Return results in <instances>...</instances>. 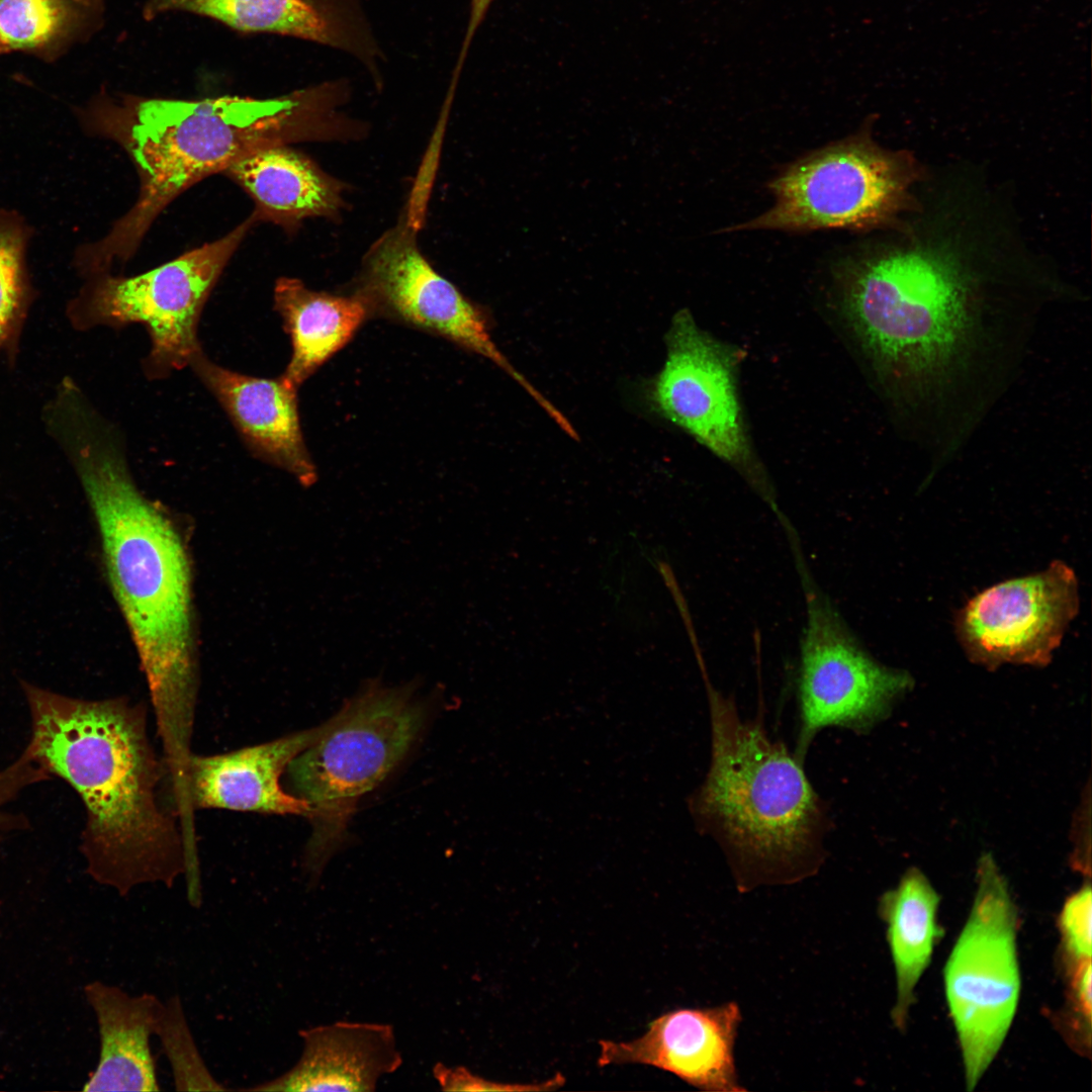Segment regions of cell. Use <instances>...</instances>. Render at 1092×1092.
Here are the masks:
<instances>
[{"label": "cell", "mask_w": 1092, "mask_h": 1092, "mask_svg": "<svg viewBox=\"0 0 1092 1092\" xmlns=\"http://www.w3.org/2000/svg\"><path fill=\"white\" fill-rule=\"evenodd\" d=\"M104 0H0V53L49 51L98 19Z\"/></svg>", "instance_id": "23"}, {"label": "cell", "mask_w": 1092, "mask_h": 1092, "mask_svg": "<svg viewBox=\"0 0 1092 1092\" xmlns=\"http://www.w3.org/2000/svg\"><path fill=\"white\" fill-rule=\"evenodd\" d=\"M189 367L255 458L286 471L304 487L315 483L317 470L301 430L297 388L281 376L256 377L220 366L202 349Z\"/></svg>", "instance_id": "17"}, {"label": "cell", "mask_w": 1092, "mask_h": 1092, "mask_svg": "<svg viewBox=\"0 0 1092 1092\" xmlns=\"http://www.w3.org/2000/svg\"><path fill=\"white\" fill-rule=\"evenodd\" d=\"M299 1036L302 1053L289 1070L244 1090L370 1092L402 1065L387 1023L336 1021L301 1029Z\"/></svg>", "instance_id": "18"}, {"label": "cell", "mask_w": 1092, "mask_h": 1092, "mask_svg": "<svg viewBox=\"0 0 1092 1092\" xmlns=\"http://www.w3.org/2000/svg\"><path fill=\"white\" fill-rule=\"evenodd\" d=\"M50 774L33 757L26 747L21 755L10 765L0 770V832L18 827L15 816L7 814L3 808L24 788L50 778Z\"/></svg>", "instance_id": "28"}, {"label": "cell", "mask_w": 1092, "mask_h": 1092, "mask_svg": "<svg viewBox=\"0 0 1092 1092\" xmlns=\"http://www.w3.org/2000/svg\"><path fill=\"white\" fill-rule=\"evenodd\" d=\"M97 524L105 572L145 673L167 764L185 766L199 691L192 567L182 532L136 485L113 426L90 403L51 420Z\"/></svg>", "instance_id": "1"}, {"label": "cell", "mask_w": 1092, "mask_h": 1092, "mask_svg": "<svg viewBox=\"0 0 1092 1092\" xmlns=\"http://www.w3.org/2000/svg\"><path fill=\"white\" fill-rule=\"evenodd\" d=\"M1092 891L1084 885L1065 902L1060 914V930L1068 966L1091 959Z\"/></svg>", "instance_id": "26"}, {"label": "cell", "mask_w": 1092, "mask_h": 1092, "mask_svg": "<svg viewBox=\"0 0 1092 1092\" xmlns=\"http://www.w3.org/2000/svg\"><path fill=\"white\" fill-rule=\"evenodd\" d=\"M492 1L493 0H471L470 1L469 20H468V23H467L465 36L463 38V43H462L460 54H459V57H458V60H457V63H456V69L454 71V74L458 75L459 72L461 71L462 66L464 64V61H465V58H466V55L468 53V49L470 48V44L472 42L473 36H474L476 30L479 28L482 20L484 19V17L486 15Z\"/></svg>", "instance_id": "30"}, {"label": "cell", "mask_w": 1092, "mask_h": 1092, "mask_svg": "<svg viewBox=\"0 0 1092 1092\" xmlns=\"http://www.w3.org/2000/svg\"><path fill=\"white\" fill-rule=\"evenodd\" d=\"M708 693L712 753L692 801L698 824L737 871L760 879L808 873L820 859L826 814L801 761L713 687Z\"/></svg>", "instance_id": "5"}, {"label": "cell", "mask_w": 1092, "mask_h": 1092, "mask_svg": "<svg viewBox=\"0 0 1092 1092\" xmlns=\"http://www.w3.org/2000/svg\"><path fill=\"white\" fill-rule=\"evenodd\" d=\"M336 96L333 84L325 83L271 98L97 97L82 121L125 151L140 189L109 233L78 251L80 273L109 272L130 259L158 215L197 182L258 149L308 138Z\"/></svg>", "instance_id": "3"}, {"label": "cell", "mask_w": 1092, "mask_h": 1092, "mask_svg": "<svg viewBox=\"0 0 1092 1092\" xmlns=\"http://www.w3.org/2000/svg\"><path fill=\"white\" fill-rule=\"evenodd\" d=\"M156 1035L170 1064L176 1090H228L212 1076L199 1053L178 996L164 1002Z\"/></svg>", "instance_id": "25"}, {"label": "cell", "mask_w": 1092, "mask_h": 1092, "mask_svg": "<svg viewBox=\"0 0 1092 1092\" xmlns=\"http://www.w3.org/2000/svg\"><path fill=\"white\" fill-rule=\"evenodd\" d=\"M222 174L252 198L258 221L289 231L307 217L335 215L343 203L340 183L286 144L258 149Z\"/></svg>", "instance_id": "20"}, {"label": "cell", "mask_w": 1092, "mask_h": 1092, "mask_svg": "<svg viewBox=\"0 0 1092 1092\" xmlns=\"http://www.w3.org/2000/svg\"><path fill=\"white\" fill-rule=\"evenodd\" d=\"M837 289L843 318L880 381L907 405L947 395L984 348L972 284L931 250L850 260L839 267Z\"/></svg>", "instance_id": "4"}, {"label": "cell", "mask_w": 1092, "mask_h": 1092, "mask_svg": "<svg viewBox=\"0 0 1092 1092\" xmlns=\"http://www.w3.org/2000/svg\"><path fill=\"white\" fill-rule=\"evenodd\" d=\"M188 13L215 20L241 33H272L343 52L373 77L380 74L381 49L361 0H145L146 20Z\"/></svg>", "instance_id": "16"}, {"label": "cell", "mask_w": 1092, "mask_h": 1092, "mask_svg": "<svg viewBox=\"0 0 1092 1092\" xmlns=\"http://www.w3.org/2000/svg\"><path fill=\"white\" fill-rule=\"evenodd\" d=\"M791 547L806 603L798 677L800 732L794 754L802 761L822 728L870 729L912 686V678L877 662L861 648L814 582L799 542Z\"/></svg>", "instance_id": "11"}, {"label": "cell", "mask_w": 1092, "mask_h": 1092, "mask_svg": "<svg viewBox=\"0 0 1092 1092\" xmlns=\"http://www.w3.org/2000/svg\"><path fill=\"white\" fill-rule=\"evenodd\" d=\"M416 690L415 680L397 687L370 680L288 764L287 792L309 807L311 834L302 868L310 883L342 844L359 799L391 772L419 736L427 710Z\"/></svg>", "instance_id": "6"}, {"label": "cell", "mask_w": 1092, "mask_h": 1092, "mask_svg": "<svg viewBox=\"0 0 1092 1092\" xmlns=\"http://www.w3.org/2000/svg\"><path fill=\"white\" fill-rule=\"evenodd\" d=\"M665 343L664 365L645 387L647 404L733 467L779 515L740 402L737 375L744 351L702 330L687 309L672 317Z\"/></svg>", "instance_id": "10"}, {"label": "cell", "mask_w": 1092, "mask_h": 1092, "mask_svg": "<svg viewBox=\"0 0 1092 1092\" xmlns=\"http://www.w3.org/2000/svg\"><path fill=\"white\" fill-rule=\"evenodd\" d=\"M100 1038L97 1066L84 1091H160L151 1037L156 1035L164 1002L156 995H132L93 981L84 988Z\"/></svg>", "instance_id": "19"}, {"label": "cell", "mask_w": 1092, "mask_h": 1092, "mask_svg": "<svg viewBox=\"0 0 1092 1092\" xmlns=\"http://www.w3.org/2000/svg\"><path fill=\"white\" fill-rule=\"evenodd\" d=\"M1079 608L1074 571L1055 561L1038 573L985 589L962 610L957 631L972 660L1044 665Z\"/></svg>", "instance_id": "13"}, {"label": "cell", "mask_w": 1092, "mask_h": 1092, "mask_svg": "<svg viewBox=\"0 0 1092 1092\" xmlns=\"http://www.w3.org/2000/svg\"><path fill=\"white\" fill-rule=\"evenodd\" d=\"M433 1076L444 1091H553L565 1083V1078L560 1073L538 1083L497 1082L478 1076L466 1067H449L443 1063H437L434 1066Z\"/></svg>", "instance_id": "27"}, {"label": "cell", "mask_w": 1092, "mask_h": 1092, "mask_svg": "<svg viewBox=\"0 0 1092 1092\" xmlns=\"http://www.w3.org/2000/svg\"><path fill=\"white\" fill-rule=\"evenodd\" d=\"M741 1021L734 1002L678 1008L654 1018L639 1037L599 1041L598 1065L639 1064L671 1073L695 1088L742 1092L734 1048Z\"/></svg>", "instance_id": "15"}, {"label": "cell", "mask_w": 1092, "mask_h": 1092, "mask_svg": "<svg viewBox=\"0 0 1092 1092\" xmlns=\"http://www.w3.org/2000/svg\"><path fill=\"white\" fill-rule=\"evenodd\" d=\"M914 159L876 145L866 133L822 148L768 184L774 205L726 232L869 230L890 224L913 205Z\"/></svg>", "instance_id": "8"}, {"label": "cell", "mask_w": 1092, "mask_h": 1092, "mask_svg": "<svg viewBox=\"0 0 1092 1092\" xmlns=\"http://www.w3.org/2000/svg\"><path fill=\"white\" fill-rule=\"evenodd\" d=\"M21 688L31 716L26 747L84 804L87 874L121 897L148 884L171 889L185 876L186 844L147 706L128 697L71 698L27 681Z\"/></svg>", "instance_id": "2"}, {"label": "cell", "mask_w": 1092, "mask_h": 1092, "mask_svg": "<svg viewBox=\"0 0 1092 1092\" xmlns=\"http://www.w3.org/2000/svg\"><path fill=\"white\" fill-rule=\"evenodd\" d=\"M273 301L291 344L290 360L280 376L297 389L348 344L370 316L357 293L315 291L296 278H279Z\"/></svg>", "instance_id": "21"}, {"label": "cell", "mask_w": 1092, "mask_h": 1092, "mask_svg": "<svg viewBox=\"0 0 1092 1092\" xmlns=\"http://www.w3.org/2000/svg\"><path fill=\"white\" fill-rule=\"evenodd\" d=\"M1017 910L990 853L981 855L970 915L946 961V1002L972 1091L999 1053L1020 995Z\"/></svg>", "instance_id": "9"}, {"label": "cell", "mask_w": 1092, "mask_h": 1092, "mask_svg": "<svg viewBox=\"0 0 1092 1092\" xmlns=\"http://www.w3.org/2000/svg\"><path fill=\"white\" fill-rule=\"evenodd\" d=\"M328 726L329 720L313 728L219 754L192 752L186 764L180 812L188 855L198 854L194 821L197 810L306 817L308 805L285 791L280 779L290 761Z\"/></svg>", "instance_id": "14"}, {"label": "cell", "mask_w": 1092, "mask_h": 1092, "mask_svg": "<svg viewBox=\"0 0 1092 1092\" xmlns=\"http://www.w3.org/2000/svg\"><path fill=\"white\" fill-rule=\"evenodd\" d=\"M259 222L254 212L223 237L135 276L109 272L87 278L66 308L76 331L121 329L140 324L151 348L142 366L150 380L189 367L201 350L198 325L204 305L248 232Z\"/></svg>", "instance_id": "7"}, {"label": "cell", "mask_w": 1092, "mask_h": 1092, "mask_svg": "<svg viewBox=\"0 0 1092 1092\" xmlns=\"http://www.w3.org/2000/svg\"><path fill=\"white\" fill-rule=\"evenodd\" d=\"M355 293L370 315L385 316L479 354L518 382L550 417L557 413L494 344L483 308L431 266L408 229L394 228L373 244Z\"/></svg>", "instance_id": "12"}, {"label": "cell", "mask_w": 1092, "mask_h": 1092, "mask_svg": "<svg viewBox=\"0 0 1092 1092\" xmlns=\"http://www.w3.org/2000/svg\"><path fill=\"white\" fill-rule=\"evenodd\" d=\"M1091 959L1081 961L1069 967L1071 976L1070 1000L1073 1011V1024L1079 1032L1082 1045L1090 1046L1091 1034Z\"/></svg>", "instance_id": "29"}, {"label": "cell", "mask_w": 1092, "mask_h": 1092, "mask_svg": "<svg viewBox=\"0 0 1092 1092\" xmlns=\"http://www.w3.org/2000/svg\"><path fill=\"white\" fill-rule=\"evenodd\" d=\"M27 232L14 214L0 211V355L13 366L33 301L25 266Z\"/></svg>", "instance_id": "24"}, {"label": "cell", "mask_w": 1092, "mask_h": 1092, "mask_svg": "<svg viewBox=\"0 0 1092 1092\" xmlns=\"http://www.w3.org/2000/svg\"><path fill=\"white\" fill-rule=\"evenodd\" d=\"M938 905V894L917 868H910L897 887L880 900L879 912L887 925L896 975V1002L891 1017L899 1029L907 1024L916 986L943 933L937 922Z\"/></svg>", "instance_id": "22"}]
</instances>
